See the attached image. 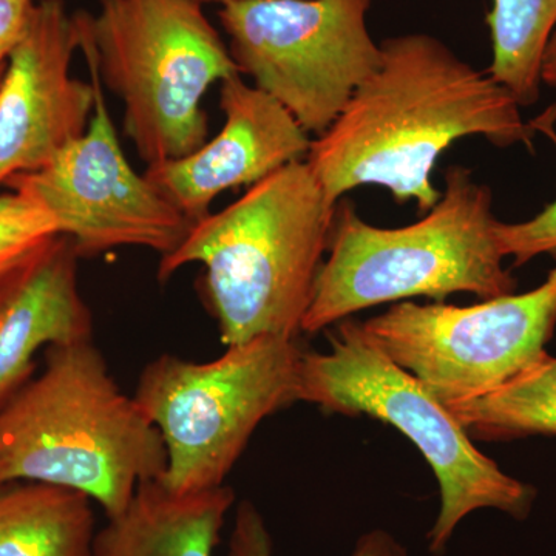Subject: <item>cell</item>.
Here are the masks:
<instances>
[{"label": "cell", "mask_w": 556, "mask_h": 556, "mask_svg": "<svg viewBox=\"0 0 556 556\" xmlns=\"http://www.w3.org/2000/svg\"><path fill=\"white\" fill-rule=\"evenodd\" d=\"M380 50L379 68L305 159L331 203L361 186H380L427 214L441 199L431 172L457 139L532 150L536 131L514 94L442 40L408 33L383 40Z\"/></svg>", "instance_id": "1"}, {"label": "cell", "mask_w": 556, "mask_h": 556, "mask_svg": "<svg viewBox=\"0 0 556 556\" xmlns=\"http://www.w3.org/2000/svg\"><path fill=\"white\" fill-rule=\"evenodd\" d=\"M336 207L306 161L255 182L241 199L193 223L161 258L160 280L200 263L223 345L263 336L298 339L331 240Z\"/></svg>", "instance_id": "2"}, {"label": "cell", "mask_w": 556, "mask_h": 556, "mask_svg": "<svg viewBox=\"0 0 556 556\" xmlns=\"http://www.w3.org/2000/svg\"><path fill=\"white\" fill-rule=\"evenodd\" d=\"M166 468L159 428L116 386L93 340L47 348L42 371L0 407V486H62L112 518Z\"/></svg>", "instance_id": "3"}, {"label": "cell", "mask_w": 556, "mask_h": 556, "mask_svg": "<svg viewBox=\"0 0 556 556\" xmlns=\"http://www.w3.org/2000/svg\"><path fill=\"white\" fill-rule=\"evenodd\" d=\"M441 199L405 228L369 225L351 201L339 200L328 257L318 270L302 332L316 334L358 311L468 292L482 300L515 294L517 280L504 268L493 195L473 172H445Z\"/></svg>", "instance_id": "4"}, {"label": "cell", "mask_w": 556, "mask_h": 556, "mask_svg": "<svg viewBox=\"0 0 556 556\" xmlns=\"http://www.w3.org/2000/svg\"><path fill=\"white\" fill-rule=\"evenodd\" d=\"M79 50L124 105V129L148 166L207 141L204 94L241 75L195 0H100L76 13Z\"/></svg>", "instance_id": "5"}, {"label": "cell", "mask_w": 556, "mask_h": 556, "mask_svg": "<svg viewBox=\"0 0 556 556\" xmlns=\"http://www.w3.org/2000/svg\"><path fill=\"white\" fill-rule=\"evenodd\" d=\"M329 351H303L299 402L328 413L365 415L396 428L426 457L441 490L431 554H442L463 519L482 508L525 521L536 490L479 452L447 405L383 353L362 321L345 318L329 332Z\"/></svg>", "instance_id": "6"}, {"label": "cell", "mask_w": 556, "mask_h": 556, "mask_svg": "<svg viewBox=\"0 0 556 556\" xmlns=\"http://www.w3.org/2000/svg\"><path fill=\"white\" fill-rule=\"evenodd\" d=\"M303 351L299 338L263 336L215 361L149 362L134 397L166 445L160 481L178 493L225 485L260 424L299 402Z\"/></svg>", "instance_id": "7"}, {"label": "cell", "mask_w": 556, "mask_h": 556, "mask_svg": "<svg viewBox=\"0 0 556 556\" xmlns=\"http://www.w3.org/2000/svg\"><path fill=\"white\" fill-rule=\"evenodd\" d=\"M371 0H240L218 11L241 75L320 137L379 68Z\"/></svg>", "instance_id": "8"}, {"label": "cell", "mask_w": 556, "mask_h": 556, "mask_svg": "<svg viewBox=\"0 0 556 556\" xmlns=\"http://www.w3.org/2000/svg\"><path fill=\"white\" fill-rule=\"evenodd\" d=\"M362 325L442 404L471 401L506 386L547 353L556 327V266L525 294L470 306L401 302Z\"/></svg>", "instance_id": "9"}, {"label": "cell", "mask_w": 556, "mask_h": 556, "mask_svg": "<svg viewBox=\"0 0 556 556\" xmlns=\"http://www.w3.org/2000/svg\"><path fill=\"white\" fill-rule=\"evenodd\" d=\"M86 61L94 86L89 129L46 166L16 175L7 186L46 208L80 258L116 248H144L166 257L185 241L193 222L131 167L98 70Z\"/></svg>", "instance_id": "10"}, {"label": "cell", "mask_w": 556, "mask_h": 556, "mask_svg": "<svg viewBox=\"0 0 556 556\" xmlns=\"http://www.w3.org/2000/svg\"><path fill=\"white\" fill-rule=\"evenodd\" d=\"M79 28L64 0H40L0 78V186L50 163L89 129L93 83L73 78Z\"/></svg>", "instance_id": "11"}, {"label": "cell", "mask_w": 556, "mask_h": 556, "mask_svg": "<svg viewBox=\"0 0 556 556\" xmlns=\"http://www.w3.org/2000/svg\"><path fill=\"white\" fill-rule=\"evenodd\" d=\"M225 124L217 137L182 159L148 166L146 177L190 219L211 214L229 189L254 186L308 155L313 139L280 102L241 75L219 84Z\"/></svg>", "instance_id": "12"}, {"label": "cell", "mask_w": 556, "mask_h": 556, "mask_svg": "<svg viewBox=\"0 0 556 556\" xmlns=\"http://www.w3.org/2000/svg\"><path fill=\"white\" fill-rule=\"evenodd\" d=\"M79 258L73 241L58 236L0 283V407L30 379L38 351L91 340Z\"/></svg>", "instance_id": "13"}, {"label": "cell", "mask_w": 556, "mask_h": 556, "mask_svg": "<svg viewBox=\"0 0 556 556\" xmlns=\"http://www.w3.org/2000/svg\"><path fill=\"white\" fill-rule=\"evenodd\" d=\"M236 493L228 485L178 493L146 481L94 533L91 556H214Z\"/></svg>", "instance_id": "14"}, {"label": "cell", "mask_w": 556, "mask_h": 556, "mask_svg": "<svg viewBox=\"0 0 556 556\" xmlns=\"http://www.w3.org/2000/svg\"><path fill=\"white\" fill-rule=\"evenodd\" d=\"M91 503L40 482L0 486V556H91L97 533Z\"/></svg>", "instance_id": "15"}, {"label": "cell", "mask_w": 556, "mask_h": 556, "mask_svg": "<svg viewBox=\"0 0 556 556\" xmlns=\"http://www.w3.org/2000/svg\"><path fill=\"white\" fill-rule=\"evenodd\" d=\"M448 408L478 441L556 437V357L546 353L506 386Z\"/></svg>", "instance_id": "16"}, {"label": "cell", "mask_w": 556, "mask_h": 556, "mask_svg": "<svg viewBox=\"0 0 556 556\" xmlns=\"http://www.w3.org/2000/svg\"><path fill=\"white\" fill-rule=\"evenodd\" d=\"M489 73L521 108L540 98L541 62L556 30V0H492Z\"/></svg>", "instance_id": "17"}, {"label": "cell", "mask_w": 556, "mask_h": 556, "mask_svg": "<svg viewBox=\"0 0 556 556\" xmlns=\"http://www.w3.org/2000/svg\"><path fill=\"white\" fill-rule=\"evenodd\" d=\"M53 217L30 197L11 189L0 195V283L54 237Z\"/></svg>", "instance_id": "18"}, {"label": "cell", "mask_w": 556, "mask_h": 556, "mask_svg": "<svg viewBox=\"0 0 556 556\" xmlns=\"http://www.w3.org/2000/svg\"><path fill=\"white\" fill-rule=\"evenodd\" d=\"M228 556H274L268 526L251 501H241L237 507ZM350 556H408V552L387 530H371L358 538Z\"/></svg>", "instance_id": "19"}, {"label": "cell", "mask_w": 556, "mask_h": 556, "mask_svg": "<svg viewBox=\"0 0 556 556\" xmlns=\"http://www.w3.org/2000/svg\"><path fill=\"white\" fill-rule=\"evenodd\" d=\"M529 123L536 134L546 135L556 148L555 124ZM496 237L504 257L514 258L515 266L525 265L541 254H556V200L527 222H497Z\"/></svg>", "instance_id": "20"}, {"label": "cell", "mask_w": 556, "mask_h": 556, "mask_svg": "<svg viewBox=\"0 0 556 556\" xmlns=\"http://www.w3.org/2000/svg\"><path fill=\"white\" fill-rule=\"evenodd\" d=\"M35 5L33 0H0V65L24 38Z\"/></svg>", "instance_id": "21"}, {"label": "cell", "mask_w": 556, "mask_h": 556, "mask_svg": "<svg viewBox=\"0 0 556 556\" xmlns=\"http://www.w3.org/2000/svg\"><path fill=\"white\" fill-rule=\"evenodd\" d=\"M541 84H546L552 90L556 91V30L548 40L546 51L543 54V62H541ZM532 123L538 124H555L556 123V101L551 108L544 110L541 115H538Z\"/></svg>", "instance_id": "22"}, {"label": "cell", "mask_w": 556, "mask_h": 556, "mask_svg": "<svg viewBox=\"0 0 556 556\" xmlns=\"http://www.w3.org/2000/svg\"><path fill=\"white\" fill-rule=\"evenodd\" d=\"M195 2L201 3V5H203V3H218V5L226 7L229 5V3L240 2V0H195Z\"/></svg>", "instance_id": "23"}, {"label": "cell", "mask_w": 556, "mask_h": 556, "mask_svg": "<svg viewBox=\"0 0 556 556\" xmlns=\"http://www.w3.org/2000/svg\"><path fill=\"white\" fill-rule=\"evenodd\" d=\"M5 65H7V62H5V64L0 65V78H2L3 70H5Z\"/></svg>", "instance_id": "24"}]
</instances>
